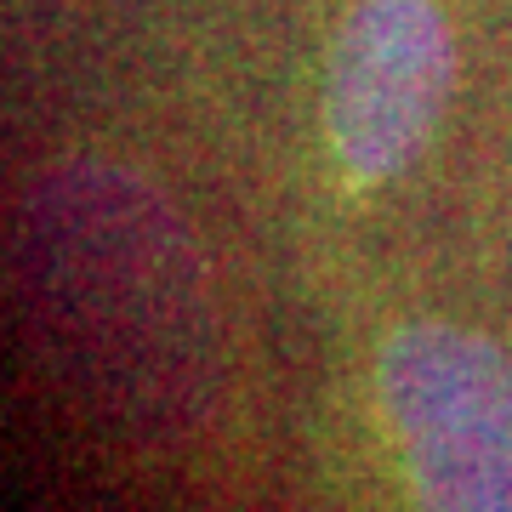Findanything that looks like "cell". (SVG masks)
Masks as SVG:
<instances>
[{
	"label": "cell",
	"instance_id": "6da1fadb",
	"mask_svg": "<svg viewBox=\"0 0 512 512\" xmlns=\"http://www.w3.org/2000/svg\"><path fill=\"white\" fill-rule=\"evenodd\" d=\"M35 194V279L74 365L120 410H194L211 370V308L165 200L103 165L57 171Z\"/></svg>",
	"mask_w": 512,
	"mask_h": 512
},
{
	"label": "cell",
	"instance_id": "7a4b0ae2",
	"mask_svg": "<svg viewBox=\"0 0 512 512\" xmlns=\"http://www.w3.org/2000/svg\"><path fill=\"white\" fill-rule=\"evenodd\" d=\"M416 512H512V353L484 330L416 319L376 370Z\"/></svg>",
	"mask_w": 512,
	"mask_h": 512
},
{
	"label": "cell",
	"instance_id": "3957f363",
	"mask_svg": "<svg viewBox=\"0 0 512 512\" xmlns=\"http://www.w3.org/2000/svg\"><path fill=\"white\" fill-rule=\"evenodd\" d=\"M456 86L439 0H353L325 63V137L353 183H393L433 143Z\"/></svg>",
	"mask_w": 512,
	"mask_h": 512
}]
</instances>
